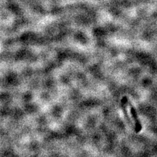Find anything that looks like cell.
I'll return each instance as SVG.
<instances>
[{
    "label": "cell",
    "instance_id": "2",
    "mask_svg": "<svg viewBox=\"0 0 157 157\" xmlns=\"http://www.w3.org/2000/svg\"><path fill=\"white\" fill-rule=\"evenodd\" d=\"M128 100L127 99L126 97H124L123 98H122V100H121V107L122 109V111H123L124 112V114L125 115V117L126 119L127 120V121L128 122L129 124H132V122L130 121V119L128 117V113H127V104H128Z\"/></svg>",
    "mask_w": 157,
    "mask_h": 157
},
{
    "label": "cell",
    "instance_id": "1",
    "mask_svg": "<svg viewBox=\"0 0 157 157\" xmlns=\"http://www.w3.org/2000/svg\"><path fill=\"white\" fill-rule=\"evenodd\" d=\"M128 105L130 106L131 115H132V118H133V119L135 122V132H136V133H139V132L142 129V126H141V122L138 119V117H137V111L130 101H128Z\"/></svg>",
    "mask_w": 157,
    "mask_h": 157
}]
</instances>
